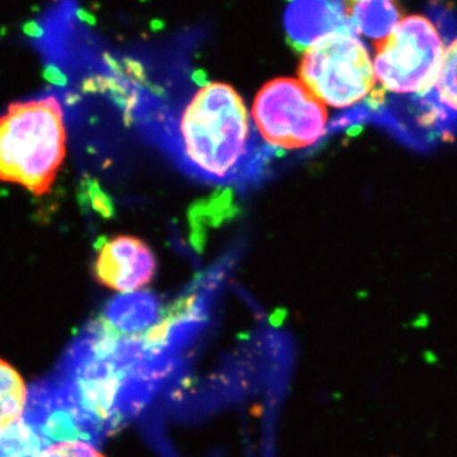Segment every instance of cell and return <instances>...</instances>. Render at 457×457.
Returning a JSON list of instances; mask_svg holds the SVG:
<instances>
[{
  "instance_id": "cell-1",
  "label": "cell",
  "mask_w": 457,
  "mask_h": 457,
  "mask_svg": "<svg viewBox=\"0 0 457 457\" xmlns=\"http://www.w3.org/2000/svg\"><path fill=\"white\" fill-rule=\"evenodd\" d=\"M168 368L170 361L141 339L116 335L98 318L69 348L55 378L44 384L54 402L98 442L139 413Z\"/></svg>"
},
{
  "instance_id": "cell-2",
  "label": "cell",
  "mask_w": 457,
  "mask_h": 457,
  "mask_svg": "<svg viewBox=\"0 0 457 457\" xmlns=\"http://www.w3.org/2000/svg\"><path fill=\"white\" fill-rule=\"evenodd\" d=\"M258 139L243 98L228 84H206L167 130L180 167L209 183H230L254 170Z\"/></svg>"
},
{
  "instance_id": "cell-3",
  "label": "cell",
  "mask_w": 457,
  "mask_h": 457,
  "mask_svg": "<svg viewBox=\"0 0 457 457\" xmlns=\"http://www.w3.org/2000/svg\"><path fill=\"white\" fill-rule=\"evenodd\" d=\"M66 154L64 114L55 97L9 106L0 117V180L41 196L49 191Z\"/></svg>"
},
{
  "instance_id": "cell-4",
  "label": "cell",
  "mask_w": 457,
  "mask_h": 457,
  "mask_svg": "<svg viewBox=\"0 0 457 457\" xmlns=\"http://www.w3.org/2000/svg\"><path fill=\"white\" fill-rule=\"evenodd\" d=\"M376 82L396 95H427L436 86L445 46L437 27L414 14L384 40L374 42Z\"/></svg>"
},
{
  "instance_id": "cell-5",
  "label": "cell",
  "mask_w": 457,
  "mask_h": 457,
  "mask_svg": "<svg viewBox=\"0 0 457 457\" xmlns=\"http://www.w3.org/2000/svg\"><path fill=\"white\" fill-rule=\"evenodd\" d=\"M297 73L315 97L339 110L375 92L374 64L356 33L333 36L306 50Z\"/></svg>"
},
{
  "instance_id": "cell-6",
  "label": "cell",
  "mask_w": 457,
  "mask_h": 457,
  "mask_svg": "<svg viewBox=\"0 0 457 457\" xmlns=\"http://www.w3.org/2000/svg\"><path fill=\"white\" fill-rule=\"evenodd\" d=\"M253 119L261 137L270 145L305 149L326 134L328 111L300 80L278 78L264 84L255 96Z\"/></svg>"
},
{
  "instance_id": "cell-7",
  "label": "cell",
  "mask_w": 457,
  "mask_h": 457,
  "mask_svg": "<svg viewBox=\"0 0 457 457\" xmlns=\"http://www.w3.org/2000/svg\"><path fill=\"white\" fill-rule=\"evenodd\" d=\"M156 260L139 237H114L99 249L93 275L99 284L117 293H135L154 278Z\"/></svg>"
},
{
  "instance_id": "cell-8",
  "label": "cell",
  "mask_w": 457,
  "mask_h": 457,
  "mask_svg": "<svg viewBox=\"0 0 457 457\" xmlns=\"http://www.w3.org/2000/svg\"><path fill=\"white\" fill-rule=\"evenodd\" d=\"M285 31L297 51L312 49L336 35L356 33L339 0H291L285 11Z\"/></svg>"
},
{
  "instance_id": "cell-9",
  "label": "cell",
  "mask_w": 457,
  "mask_h": 457,
  "mask_svg": "<svg viewBox=\"0 0 457 457\" xmlns=\"http://www.w3.org/2000/svg\"><path fill=\"white\" fill-rule=\"evenodd\" d=\"M164 308L155 294L135 291L113 297L99 319L116 335L139 339L162 320Z\"/></svg>"
},
{
  "instance_id": "cell-10",
  "label": "cell",
  "mask_w": 457,
  "mask_h": 457,
  "mask_svg": "<svg viewBox=\"0 0 457 457\" xmlns=\"http://www.w3.org/2000/svg\"><path fill=\"white\" fill-rule=\"evenodd\" d=\"M343 7L354 32L374 42L386 38L403 21L398 0H343Z\"/></svg>"
},
{
  "instance_id": "cell-11",
  "label": "cell",
  "mask_w": 457,
  "mask_h": 457,
  "mask_svg": "<svg viewBox=\"0 0 457 457\" xmlns=\"http://www.w3.org/2000/svg\"><path fill=\"white\" fill-rule=\"evenodd\" d=\"M29 393L22 376L0 360V433L17 425L29 408Z\"/></svg>"
},
{
  "instance_id": "cell-12",
  "label": "cell",
  "mask_w": 457,
  "mask_h": 457,
  "mask_svg": "<svg viewBox=\"0 0 457 457\" xmlns=\"http://www.w3.org/2000/svg\"><path fill=\"white\" fill-rule=\"evenodd\" d=\"M49 438L29 414L0 433V457H38Z\"/></svg>"
},
{
  "instance_id": "cell-13",
  "label": "cell",
  "mask_w": 457,
  "mask_h": 457,
  "mask_svg": "<svg viewBox=\"0 0 457 457\" xmlns=\"http://www.w3.org/2000/svg\"><path fill=\"white\" fill-rule=\"evenodd\" d=\"M436 89L442 104L457 112V38L445 50Z\"/></svg>"
},
{
  "instance_id": "cell-14",
  "label": "cell",
  "mask_w": 457,
  "mask_h": 457,
  "mask_svg": "<svg viewBox=\"0 0 457 457\" xmlns=\"http://www.w3.org/2000/svg\"><path fill=\"white\" fill-rule=\"evenodd\" d=\"M47 438L38 457H104L93 442L83 438Z\"/></svg>"
},
{
  "instance_id": "cell-15",
  "label": "cell",
  "mask_w": 457,
  "mask_h": 457,
  "mask_svg": "<svg viewBox=\"0 0 457 457\" xmlns=\"http://www.w3.org/2000/svg\"><path fill=\"white\" fill-rule=\"evenodd\" d=\"M23 29H25L26 35L31 36V37L37 38L44 35V29H42V27L38 25V22H36V21L27 22Z\"/></svg>"
}]
</instances>
